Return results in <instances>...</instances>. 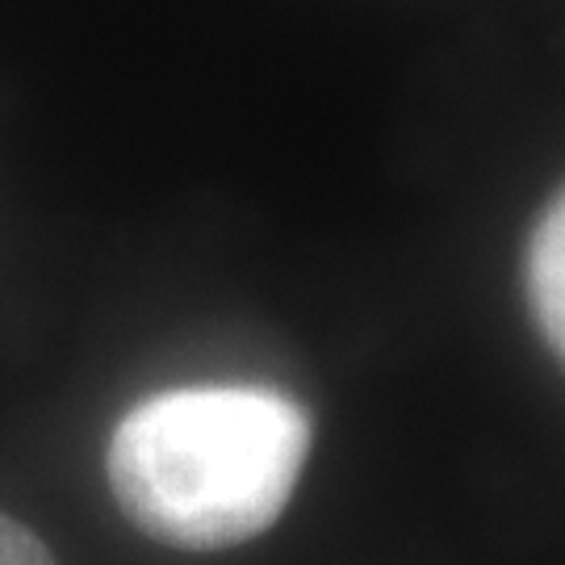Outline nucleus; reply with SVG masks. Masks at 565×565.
Returning <instances> with one entry per match:
<instances>
[{"mask_svg": "<svg viewBox=\"0 0 565 565\" xmlns=\"http://www.w3.org/2000/svg\"><path fill=\"white\" fill-rule=\"evenodd\" d=\"M310 452V415L256 385H189L139 403L109 440L126 520L177 548H231L277 524Z\"/></svg>", "mask_w": 565, "mask_h": 565, "instance_id": "1", "label": "nucleus"}, {"mask_svg": "<svg viewBox=\"0 0 565 565\" xmlns=\"http://www.w3.org/2000/svg\"><path fill=\"white\" fill-rule=\"evenodd\" d=\"M527 298L545 340L565 361V189L548 202L527 247Z\"/></svg>", "mask_w": 565, "mask_h": 565, "instance_id": "2", "label": "nucleus"}, {"mask_svg": "<svg viewBox=\"0 0 565 565\" xmlns=\"http://www.w3.org/2000/svg\"><path fill=\"white\" fill-rule=\"evenodd\" d=\"M0 565H55V557L30 527L0 515Z\"/></svg>", "mask_w": 565, "mask_h": 565, "instance_id": "3", "label": "nucleus"}]
</instances>
